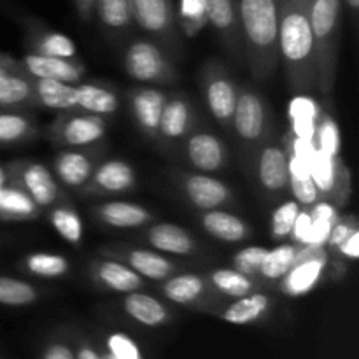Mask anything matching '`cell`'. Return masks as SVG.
<instances>
[{
	"label": "cell",
	"mask_w": 359,
	"mask_h": 359,
	"mask_svg": "<svg viewBox=\"0 0 359 359\" xmlns=\"http://www.w3.org/2000/svg\"><path fill=\"white\" fill-rule=\"evenodd\" d=\"M311 0H279V60L297 95L316 88V51L311 28Z\"/></svg>",
	"instance_id": "obj_1"
},
{
	"label": "cell",
	"mask_w": 359,
	"mask_h": 359,
	"mask_svg": "<svg viewBox=\"0 0 359 359\" xmlns=\"http://www.w3.org/2000/svg\"><path fill=\"white\" fill-rule=\"evenodd\" d=\"M242 51L256 81H266L279 65V0H237Z\"/></svg>",
	"instance_id": "obj_2"
},
{
	"label": "cell",
	"mask_w": 359,
	"mask_h": 359,
	"mask_svg": "<svg viewBox=\"0 0 359 359\" xmlns=\"http://www.w3.org/2000/svg\"><path fill=\"white\" fill-rule=\"evenodd\" d=\"M309 18L314 35L316 88L330 95L337 79L342 0H311Z\"/></svg>",
	"instance_id": "obj_3"
},
{
	"label": "cell",
	"mask_w": 359,
	"mask_h": 359,
	"mask_svg": "<svg viewBox=\"0 0 359 359\" xmlns=\"http://www.w3.org/2000/svg\"><path fill=\"white\" fill-rule=\"evenodd\" d=\"M137 27L161 48L170 58H179L182 51L181 30L172 0H130Z\"/></svg>",
	"instance_id": "obj_4"
},
{
	"label": "cell",
	"mask_w": 359,
	"mask_h": 359,
	"mask_svg": "<svg viewBox=\"0 0 359 359\" xmlns=\"http://www.w3.org/2000/svg\"><path fill=\"white\" fill-rule=\"evenodd\" d=\"M125 70L133 81L147 84H172L179 72L158 44L147 39L130 42L125 51Z\"/></svg>",
	"instance_id": "obj_5"
},
{
	"label": "cell",
	"mask_w": 359,
	"mask_h": 359,
	"mask_svg": "<svg viewBox=\"0 0 359 359\" xmlns=\"http://www.w3.org/2000/svg\"><path fill=\"white\" fill-rule=\"evenodd\" d=\"M200 86H202L203 98L212 118L221 126L228 128L233 118L235 104H237L238 88L231 81L223 65L217 62H209L202 69L200 76Z\"/></svg>",
	"instance_id": "obj_6"
},
{
	"label": "cell",
	"mask_w": 359,
	"mask_h": 359,
	"mask_svg": "<svg viewBox=\"0 0 359 359\" xmlns=\"http://www.w3.org/2000/svg\"><path fill=\"white\" fill-rule=\"evenodd\" d=\"M7 170L9 182L23 189L41 209H48L62 202L63 195L48 167L37 161H14Z\"/></svg>",
	"instance_id": "obj_7"
},
{
	"label": "cell",
	"mask_w": 359,
	"mask_h": 359,
	"mask_svg": "<svg viewBox=\"0 0 359 359\" xmlns=\"http://www.w3.org/2000/svg\"><path fill=\"white\" fill-rule=\"evenodd\" d=\"M231 125L245 146H258L265 140L269 132V107L258 91L252 88L238 90Z\"/></svg>",
	"instance_id": "obj_8"
},
{
	"label": "cell",
	"mask_w": 359,
	"mask_h": 359,
	"mask_svg": "<svg viewBox=\"0 0 359 359\" xmlns=\"http://www.w3.org/2000/svg\"><path fill=\"white\" fill-rule=\"evenodd\" d=\"M207 23L214 28L221 44L235 62L244 60L237 0H203Z\"/></svg>",
	"instance_id": "obj_9"
},
{
	"label": "cell",
	"mask_w": 359,
	"mask_h": 359,
	"mask_svg": "<svg viewBox=\"0 0 359 359\" xmlns=\"http://www.w3.org/2000/svg\"><path fill=\"white\" fill-rule=\"evenodd\" d=\"M107 132V121L104 116L76 114L60 118L53 125L51 135L55 142L67 147H84L97 144Z\"/></svg>",
	"instance_id": "obj_10"
},
{
	"label": "cell",
	"mask_w": 359,
	"mask_h": 359,
	"mask_svg": "<svg viewBox=\"0 0 359 359\" xmlns=\"http://www.w3.org/2000/svg\"><path fill=\"white\" fill-rule=\"evenodd\" d=\"M100 255H104L105 258L118 259V262L128 265L140 277H146L149 280H158V283L168 279V277L177 272L175 263L161 256L160 252L147 251V249L119 245V248L102 249Z\"/></svg>",
	"instance_id": "obj_11"
},
{
	"label": "cell",
	"mask_w": 359,
	"mask_h": 359,
	"mask_svg": "<svg viewBox=\"0 0 359 359\" xmlns=\"http://www.w3.org/2000/svg\"><path fill=\"white\" fill-rule=\"evenodd\" d=\"M135 184V170L128 161L107 160L95 167L91 177L81 189L88 195H118L130 191Z\"/></svg>",
	"instance_id": "obj_12"
},
{
	"label": "cell",
	"mask_w": 359,
	"mask_h": 359,
	"mask_svg": "<svg viewBox=\"0 0 359 359\" xmlns=\"http://www.w3.org/2000/svg\"><path fill=\"white\" fill-rule=\"evenodd\" d=\"M25 44L34 55L79 60V51L69 35L42 27L35 20L25 21Z\"/></svg>",
	"instance_id": "obj_13"
},
{
	"label": "cell",
	"mask_w": 359,
	"mask_h": 359,
	"mask_svg": "<svg viewBox=\"0 0 359 359\" xmlns=\"http://www.w3.org/2000/svg\"><path fill=\"white\" fill-rule=\"evenodd\" d=\"M25 72L37 79H53L67 84H79L86 74V67L81 60L51 58V56L27 53L20 60Z\"/></svg>",
	"instance_id": "obj_14"
},
{
	"label": "cell",
	"mask_w": 359,
	"mask_h": 359,
	"mask_svg": "<svg viewBox=\"0 0 359 359\" xmlns=\"http://www.w3.org/2000/svg\"><path fill=\"white\" fill-rule=\"evenodd\" d=\"M179 182L189 203L200 210H212L231 202V189L219 179L205 174H184Z\"/></svg>",
	"instance_id": "obj_15"
},
{
	"label": "cell",
	"mask_w": 359,
	"mask_h": 359,
	"mask_svg": "<svg viewBox=\"0 0 359 359\" xmlns=\"http://www.w3.org/2000/svg\"><path fill=\"white\" fill-rule=\"evenodd\" d=\"M90 277L95 284L112 293H133L142 290L144 286L139 273L114 258L91 259Z\"/></svg>",
	"instance_id": "obj_16"
},
{
	"label": "cell",
	"mask_w": 359,
	"mask_h": 359,
	"mask_svg": "<svg viewBox=\"0 0 359 359\" xmlns=\"http://www.w3.org/2000/svg\"><path fill=\"white\" fill-rule=\"evenodd\" d=\"M195 126V109L184 95H174L167 98L158 126V137L161 142L174 144L188 137Z\"/></svg>",
	"instance_id": "obj_17"
},
{
	"label": "cell",
	"mask_w": 359,
	"mask_h": 359,
	"mask_svg": "<svg viewBox=\"0 0 359 359\" xmlns=\"http://www.w3.org/2000/svg\"><path fill=\"white\" fill-rule=\"evenodd\" d=\"M167 93L154 88H137L128 93L130 111L140 132L149 139L158 137L161 112L167 104Z\"/></svg>",
	"instance_id": "obj_18"
},
{
	"label": "cell",
	"mask_w": 359,
	"mask_h": 359,
	"mask_svg": "<svg viewBox=\"0 0 359 359\" xmlns=\"http://www.w3.org/2000/svg\"><path fill=\"white\" fill-rule=\"evenodd\" d=\"M35 104L32 79L18 60L0 65V107L20 109Z\"/></svg>",
	"instance_id": "obj_19"
},
{
	"label": "cell",
	"mask_w": 359,
	"mask_h": 359,
	"mask_svg": "<svg viewBox=\"0 0 359 359\" xmlns=\"http://www.w3.org/2000/svg\"><path fill=\"white\" fill-rule=\"evenodd\" d=\"M256 177L262 188L269 193H280L290 184L287 154L284 147L269 144L263 147L256 160Z\"/></svg>",
	"instance_id": "obj_20"
},
{
	"label": "cell",
	"mask_w": 359,
	"mask_h": 359,
	"mask_svg": "<svg viewBox=\"0 0 359 359\" xmlns=\"http://www.w3.org/2000/svg\"><path fill=\"white\" fill-rule=\"evenodd\" d=\"M184 154L189 163L200 172L221 170L226 163V147L209 132H196L188 137Z\"/></svg>",
	"instance_id": "obj_21"
},
{
	"label": "cell",
	"mask_w": 359,
	"mask_h": 359,
	"mask_svg": "<svg viewBox=\"0 0 359 359\" xmlns=\"http://www.w3.org/2000/svg\"><path fill=\"white\" fill-rule=\"evenodd\" d=\"M147 244L160 252H170L175 256L198 255V244L184 228L170 223H156L147 228L144 235Z\"/></svg>",
	"instance_id": "obj_22"
},
{
	"label": "cell",
	"mask_w": 359,
	"mask_h": 359,
	"mask_svg": "<svg viewBox=\"0 0 359 359\" xmlns=\"http://www.w3.org/2000/svg\"><path fill=\"white\" fill-rule=\"evenodd\" d=\"M161 293L170 302L179 305H195L205 302L212 294V286L205 276L198 273H181L161 280Z\"/></svg>",
	"instance_id": "obj_23"
},
{
	"label": "cell",
	"mask_w": 359,
	"mask_h": 359,
	"mask_svg": "<svg viewBox=\"0 0 359 359\" xmlns=\"http://www.w3.org/2000/svg\"><path fill=\"white\" fill-rule=\"evenodd\" d=\"M93 14H97L100 28L111 41H123L133 27L130 0H97Z\"/></svg>",
	"instance_id": "obj_24"
},
{
	"label": "cell",
	"mask_w": 359,
	"mask_h": 359,
	"mask_svg": "<svg viewBox=\"0 0 359 359\" xmlns=\"http://www.w3.org/2000/svg\"><path fill=\"white\" fill-rule=\"evenodd\" d=\"M95 216L98 221L119 230L140 228L154 221V214L139 203L130 202H107L95 207Z\"/></svg>",
	"instance_id": "obj_25"
},
{
	"label": "cell",
	"mask_w": 359,
	"mask_h": 359,
	"mask_svg": "<svg viewBox=\"0 0 359 359\" xmlns=\"http://www.w3.org/2000/svg\"><path fill=\"white\" fill-rule=\"evenodd\" d=\"M95 156L91 153H81V151L70 149L63 151L56 156L53 168L60 181L65 186L74 189H81L88 182V179L93 174Z\"/></svg>",
	"instance_id": "obj_26"
},
{
	"label": "cell",
	"mask_w": 359,
	"mask_h": 359,
	"mask_svg": "<svg viewBox=\"0 0 359 359\" xmlns=\"http://www.w3.org/2000/svg\"><path fill=\"white\" fill-rule=\"evenodd\" d=\"M200 223L210 237L221 242L233 244V242H244L251 237V228L242 217L219 209L205 210L200 216Z\"/></svg>",
	"instance_id": "obj_27"
},
{
	"label": "cell",
	"mask_w": 359,
	"mask_h": 359,
	"mask_svg": "<svg viewBox=\"0 0 359 359\" xmlns=\"http://www.w3.org/2000/svg\"><path fill=\"white\" fill-rule=\"evenodd\" d=\"M32 88L35 93V104L49 111L69 112L77 109L76 84L60 83L53 79H37L32 77Z\"/></svg>",
	"instance_id": "obj_28"
},
{
	"label": "cell",
	"mask_w": 359,
	"mask_h": 359,
	"mask_svg": "<svg viewBox=\"0 0 359 359\" xmlns=\"http://www.w3.org/2000/svg\"><path fill=\"white\" fill-rule=\"evenodd\" d=\"M328 258L309 259V262L294 265L286 276L280 279V290L287 297H304L311 293L319 280L323 279L326 266H328Z\"/></svg>",
	"instance_id": "obj_29"
},
{
	"label": "cell",
	"mask_w": 359,
	"mask_h": 359,
	"mask_svg": "<svg viewBox=\"0 0 359 359\" xmlns=\"http://www.w3.org/2000/svg\"><path fill=\"white\" fill-rule=\"evenodd\" d=\"M77 90V107L88 114L111 116L118 111L119 98L114 90L100 83H79Z\"/></svg>",
	"instance_id": "obj_30"
},
{
	"label": "cell",
	"mask_w": 359,
	"mask_h": 359,
	"mask_svg": "<svg viewBox=\"0 0 359 359\" xmlns=\"http://www.w3.org/2000/svg\"><path fill=\"white\" fill-rule=\"evenodd\" d=\"M41 214V207L21 188L7 182L0 191V219L2 221H34Z\"/></svg>",
	"instance_id": "obj_31"
},
{
	"label": "cell",
	"mask_w": 359,
	"mask_h": 359,
	"mask_svg": "<svg viewBox=\"0 0 359 359\" xmlns=\"http://www.w3.org/2000/svg\"><path fill=\"white\" fill-rule=\"evenodd\" d=\"M123 307L130 318L146 326H160L168 321L167 307L151 294L137 293V291L128 293L123 300Z\"/></svg>",
	"instance_id": "obj_32"
},
{
	"label": "cell",
	"mask_w": 359,
	"mask_h": 359,
	"mask_svg": "<svg viewBox=\"0 0 359 359\" xmlns=\"http://www.w3.org/2000/svg\"><path fill=\"white\" fill-rule=\"evenodd\" d=\"M287 116L291 121V133L314 140L316 126L321 118V111L316 100H312L307 95H297L287 107Z\"/></svg>",
	"instance_id": "obj_33"
},
{
	"label": "cell",
	"mask_w": 359,
	"mask_h": 359,
	"mask_svg": "<svg viewBox=\"0 0 359 359\" xmlns=\"http://www.w3.org/2000/svg\"><path fill=\"white\" fill-rule=\"evenodd\" d=\"M210 286L216 293L230 298H242L249 293H255L258 290V284L255 277L244 276L235 269H216L207 276Z\"/></svg>",
	"instance_id": "obj_34"
},
{
	"label": "cell",
	"mask_w": 359,
	"mask_h": 359,
	"mask_svg": "<svg viewBox=\"0 0 359 359\" xmlns=\"http://www.w3.org/2000/svg\"><path fill=\"white\" fill-rule=\"evenodd\" d=\"M270 305H272V302H270L266 294L256 293L255 291V293L237 298V302L228 305L221 312V318L228 323H233V325H248V323H252L262 318L269 311Z\"/></svg>",
	"instance_id": "obj_35"
},
{
	"label": "cell",
	"mask_w": 359,
	"mask_h": 359,
	"mask_svg": "<svg viewBox=\"0 0 359 359\" xmlns=\"http://www.w3.org/2000/svg\"><path fill=\"white\" fill-rule=\"evenodd\" d=\"M20 269L35 277L60 279L70 272V262L65 256L55 252H32L21 259Z\"/></svg>",
	"instance_id": "obj_36"
},
{
	"label": "cell",
	"mask_w": 359,
	"mask_h": 359,
	"mask_svg": "<svg viewBox=\"0 0 359 359\" xmlns=\"http://www.w3.org/2000/svg\"><path fill=\"white\" fill-rule=\"evenodd\" d=\"M49 223L69 244L79 245L83 242V219L70 203H65L63 200L55 203L49 212Z\"/></svg>",
	"instance_id": "obj_37"
},
{
	"label": "cell",
	"mask_w": 359,
	"mask_h": 359,
	"mask_svg": "<svg viewBox=\"0 0 359 359\" xmlns=\"http://www.w3.org/2000/svg\"><path fill=\"white\" fill-rule=\"evenodd\" d=\"M302 245L297 244H283L277 245V248L269 249V252L263 258L262 266H259V279L265 280H280L293 266L294 258H297L298 251H300Z\"/></svg>",
	"instance_id": "obj_38"
},
{
	"label": "cell",
	"mask_w": 359,
	"mask_h": 359,
	"mask_svg": "<svg viewBox=\"0 0 359 359\" xmlns=\"http://www.w3.org/2000/svg\"><path fill=\"white\" fill-rule=\"evenodd\" d=\"M35 135V125L21 112H0V146H14L30 140Z\"/></svg>",
	"instance_id": "obj_39"
},
{
	"label": "cell",
	"mask_w": 359,
	"mask_h": 359,
	"mask_svg": "<svg viewBox=\"0 0 359 359\" xmlns=\"http://www.w3.org/2000/svg\"><path fill=\"white\" fill-rule=\"evenodd\" d=\"M339 156H330V154L318 151L316 160L312 163V181H314L316 188H318L319 200H326L332 202L333 189H335L337 174H339Z\"/></svg>",
	"instance_id": "obj_40"
},
{
	"label": "cell",
	"mask_w": 359,
	"mask_h": 359,
	"mask_svg": "<svg viewBox=\"0 0 359 359\" xmlns=\"http://www.w3.org/2000/svg\"><path fill=\"white\" fill-rule=\"evenodd\" d=\"M39 298V290L28 280L16 277L0 276V305L7 307H25Z\"/></svg>",
	"instance_id": "obj_41"
},
{
	"label": "cell",
	"mask_w": 359,
	"mask_h": 359,
	"mask_svg": "<svg viewBox=\"0 0 359 359\" xmlns=\"http://www.w3.org/2000/svg\"><path fill=\"white\" fill-rule=\"evenodd\" d=\"M309 212L312 217V231L307 245H326L330 230L339 221V209L326 200H318Z\"/></svg>",
	"instance_id": "obj_42"
},
{
	"label": "cell",
	"mask_w": 359,
	"mask_h": 359,
	"mask_svg": "<svg viewBox=\"0 0 359 359\" xmlns=\"http://www.w3.org/2000/svg\"><path fill=\"white\" fill-rule=\"evenodd\" d=\"M177 25L181 34L193 37L207 25L203 0H181V11L177 14Z\"/></svg>",
	"instance_id": "obj_43"
},
{
	"label": "cell",
	"mask_w": 359,
	"mask_h": 359,
	"mask_svg": "<svg viewBox=\"0 0 359 359\" xmlns=\"http://www.w3.org/2000/svg\"><path fill=\"white\" fill-rule=\"evenodd\" d=\"M314 144L318 151L330 154V156H339L340 151V130L335 118L330 114H321L314 133Z\"/></svg>",
	"instance_id": "obj_44"
},
{
	"label": "cell",
	"mask_w": 359,
	"mask_h": 359,
	"mask_svg": "<svg viewBox=\"0 0 359 359\" xmlns=\"http://www.w3.org/2000/svg\"><path fill=\"white\" fill-rule=\"evenodd\" d=\"M298 212H300V203L293 202V200L284 202L283 205L273 210L272 217H270V235L273 241H284L290 237Z\"/></svg>",
	"instance_id": "obj_45"
},
{
	"label": "cell",
	"mask_w": 359,
	"mask_h": 359,
	"mask_svg": "<svg viewBox=\"0 0 359 359\" xmlns=\"http://www.w3.org/2000/svg\"><path fill=\"white\" fill-rule=\"evenodd\" d=\"M269 252V249L262 245H249V248L241 249L237 255H233V269L242 272L244 276L258 277L259 266H262L263 258Z\"/></svg>",
	"instance_id": "obj_46"
},
{
	"label": "cell",
	"mask_w": 359,
	"mask_h": 359,
	"mask_svg": "<svg viewBox=\"0 0 359 359\" xmlns=\"http://www.w3.org/2000/svg\"><path fill=\"white\" fill-rule=\"evenodd\" d=\"M358 230V219L354 216L347 217H339L335 224L330 230L328 238H326V249H332V251H337L347 238L351 237L353 231Z\"/></svg>",
	"instance_id": "obj_47"
},
{
	"label": "cell",
	"mask_w": 359,
	"mask_h": 359,
	"mask_svg": "<svg viewBox=\"0 0 359 359\" xmlns=\"http://www.w3.org/2000/svg\"><path fill=\"white\" fill-rule=\"evenodd\" d=\"M109 353L118 359H142L137 344L123 333H112L107 339Z\"/></svg>",
	"instance_id": "obj_48"
},
{
	"label": "cell",
	"mask_w": 359,
	"mask_h": 359,
	"mask_svg": "<svg viewBox=\"0 0 359 359\" xmlns=\"http://www.w3.org/2000/svg\"><path fill=\"white\" fill-rule=\"evenodd\" d=\"M287 186H290L291 193H293L300 205H314L319 200L318 188H316L312 177H290V184Z\"/></svg>",
	"instance_id": "obj_49"
},
{
	"label": "cell",
	"mask_w": 359,
	"mask_h": 359,
	"mask_svg": "<svg viewBox=\"0 0 359 359\" xmlns=\"http://www.w3.org/2000/svg\"><path fill=\"white\" fill-rule=\"evenodd\" d=\"M311 231H312V217L309 210H300L294 219L293 230H291V241L293 244L297 245H307L309 238H311Z\"/></svg>",
	"instance_id": "obj_50"
},
{
	"label": "cell",
	"mask_w": 359,
	"mask_h": 359,
	"mask_svg": "<svg viewBox=\"0 0 359 359\" xmlns=\"http://www.w3.org/2000/svg\"><path fill=\"white\" fill-rule=\"evenodd\" d=\"M337 252H339L340 256H344L346 259H353V262H356L359 258V230L353 231L351 237L347 238L339 249H337Z\"/></svg>",
	"instance_id": "obj_51"
},
{
	"label": "cell",
	"mask_w": 359,
	"mask_h": 359,
	"mask_svg": "<svg viewBox=\"0 0 359 359\" xmlns=\"http://www.w3.org/2000/svg\"><path fill=\"white\" fill-rule=\"evenodd\" d=\"M95 2H97V0H74V7H76V13L81 21L88 23V21L93 18Z\"/></svg>",
	"instance_id": "obj_52"
},
{
	"label": "cell",
	"mask_w": 359,
	"mask_h": 359,
	"mask_svg": "<svg viewBox=\"0 0 359 359\" xmlns=\"http://www.w3.org/2000/svg\"><path fill=\"white\" fill-rule=\"evenodd\" d=\"M44 359H74V356L69 347L62 346V344H55V346L46 351Z\"/></svg>",
	"instance_id": "obj_53"
},
{
	"label": "cell",
	"mask_w": 359,
	"mask_h": 359,
	"mask_svg": "<svg viewBox=\"0 0 359 359\" xmlns=\"http://www.w3.org/2000/svg\"><path fill=\"white\" fill-rule=\"evenodd\" d=\"M342 4H346L347 9H349L351 16H353L354 23L358 21V13H359V0H342Z\"/></svg>",
	"instance_id": "obj_54"
},
{
	"label": "cell",
	"mask_w": 359,
	"mask_h": 359,
	"mask_svg": "<svg viewBox=\"0 0 359 359\" xmlns=\"http://www.w3.org/2000/svg\"><path fill=\"white\" fill-rule=\"evenodd\" d=\"M79 359H102V358L98 356L93 349H90V347H83V349L79 351Z\"/></svg>",
	"instance_id": "obj_55"
},
{
	"label": "cell",
	"mask_w": 359,
	"mask_h": 359,
	"mask_svg": "<svg viewBox=\"0 0 359 359\" xmlns=\"http://www.w3.org/2000/svg\"><path fill=\"white\" fill-rule=\"evenodd\" d=\"M7 182H9V179H7V170L0 167V191H2L4 186H6Z\"/></svg>",
	"instance_id": "obj_56"
},
{
	"label": "cell",
	"mask_w": 359,
	"mask_h": 359,
	"mask_svg": "<svg viewBox=\"0 0 359 359\" xmlns=\"http://www.w3.org/2000/svg\"><path fill=\"white\" fill-rule=\"evenodd\" d=\"M11 62H14L13 56L6 55V53H0V65H6V63H11Z\"/></svg>",
	"instance_id": "obj_57"
},
{
	"label": "cell",
	"mask_w": 359,
	"mask_h": 359,
	"mask_svg": "<svg viewBox=\"0 0 359 359\" xmlns=\"http://www.w3.org/2000/svg\"><path fill=\"white\" fill-rule=\"evenodd\" d=\"M102 359H118V358H114V356H112V354H111V353H109V354H105V356H104V358H102Z\"/></svg>",
	"instance_id": "obj_58"
},
{
	"label": "cell",
	"mask_w": 359,
	"mask_h": 359,
	"mask_svg": "<svg viewBox=\"0 0 359 359\" xmlns=\"http://www.w3.org/2000/svg\"><path fill=\"white\" fill-rule=\"evenodd\" d=\"M0 249H2V238H0Z\"/></svg>",
	"instance_id": "obj_59"
}]
</instances>
